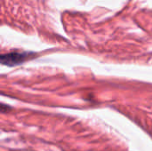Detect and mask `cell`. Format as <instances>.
<instances>
[{"instance_id": "1", "label": "cell", "mask_w": 152, "mask_h": 151, "mask_svg": "<svg viewBox=\"0 0 152 151\" xmlns=\"http://www.w3.org/2000/svg\"><path fill=\"white\" fill-rule=\"evenodd\" d=\"M32 53H11L0 55V63L6 66H16L27 61Z\"/></svg>"}, {"instance_id": "2", "label": "cell", "mask_w": 152, "mask_h": 151, "mask_svg": "<svg viewBox=\"0 0 152 151\" xmlns=\"http://www.w3.org/2000/svg\"><path fill=\"white\" fill-rule=\"evenodd\" d=\"M10 109H11V107L0 102V114L1 113H7Z\"/></svg>"}]
</instances>
